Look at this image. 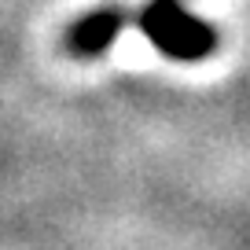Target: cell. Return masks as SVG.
<instances>
[{"label":"cell","instance_id":"6da1fadb","mask_svg":"<svg viewBox=\"0 0 250 250\" xmlns=\"http://www.w3.org/2000/svg\"><path fill=\"white\" fill-rule=\"evenodd\" d=\"M140 33L166 55L177 62H199L217 52L221 37L210 22L195 19L191 11L180 8V0H151L136 19Z\"/></svg>","mask_w":250,"mask_h":250},{"label":"cell","instance_id":"7a4b0ae2","mask_svg":"<svg viewBox=\"0 0 250 250\" xmlns=\"http://www.w3.org/2000/svg\"><path fill=\"white\" fill-rule=\"evenodd\" d=\"M122 30H125V15L118 8L88 11V15H81L70 30L62 33V48L74 59H96V55H103L114 44Z\"/></svg>","mask_w":250,"mask_h":250}]
</instances>
